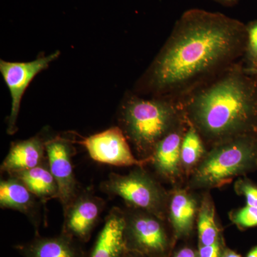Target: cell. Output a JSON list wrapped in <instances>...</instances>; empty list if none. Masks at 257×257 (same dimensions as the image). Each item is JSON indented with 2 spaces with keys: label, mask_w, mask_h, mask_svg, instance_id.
<instances>
[{
  "label": "cell",
  "mask_w": 257,
  "mask_h": 257,
  "mask_svg": "<svg viewBox=\"0 0 257 257\" xmlns=\"http://www.w3.org/2000/svg\"><path fill=\"white\" fill-rule=\"evenodd\" d=\"M241 24L219 13L187 12L155 61L150 85L158 92L181 87L232 57L242 36Z\"/></svg>",
  "instance_id": "cell-1"
},
{
  "label": "cell",
  "mask_w": 257,
  "mask_h": 257,
  "mask_svg": "<svg viewBox=\"0 0 257 257\" xmlns=\"http://www.w3.org/2000/svg\"><path fill=\"white\" fill-rule=\"evenodd\" d=\"M199 128L213 138L243 131L252 122L255 104L249 86L238 75H230L199 93L191 105Z\"/></svg>",
  "instance_id": "cell-2"
},
{
  "label": "cell",
  "mask_w": 257,
  "mask_h": 257,
  "mask_svg": "<svg viewBox=\"0 0 257 257\" xmlns=\"http://www.w3.org/2000/svg\"><path fill=\"white\" fill-rule=\"evenodd\" d=\"M174 119L173 107L157 99L133 98L123 104L120 114L122 131L137 150L146 156L168 135Z\"/></svg>",
  "instance_id": "cell-3"
},
{
  "label": "cell",
  "mask_w": 257,
  "mask_h": 257,
  "mask_svg": "<svg viewBox=\"0 0 257 257\" xmlns=\"http://www.w3.org/2000/svg\"><path fill=\"white\" fill-rule=\"evenodd\" d=\"M256 167V144L240 138L212 150L201 164L194 179L198 185L220 186Z\"/></svg>",
  "instance_id": "cell-4"
},
{
  "label": "cell",
  "mask_w": 257,
  "mask_h": 257,
  "mask_svg": "<svg viewBox=\"0 0 257 257\" xmlns=\"http://www.w3.org/2000/svg\"><path fill=\"white\" fill-rule=\"evenodd\" d=\"M100 189L109 196L121 197L135 209L157 216L162 213L165 194L156 181L141 169L128 175L111 173L101 182Z\"/></svg>",
  "instance_id": "cell-5"
},
{
  "label": "cell",
  "mask_w": 257,
  "mask_h": 257,
  "mask_svg": "<svg viewBox=\"0 0 257 257\" xmlns=\"http://www.w3.org/2000/svg\"><path fill=\"white\" fill-rule=\"evenodd\" d=\"M126 249L147 257H168L172 240L158 216L144 212H124Z\"/></svg>",
  "instance_id": "cell-6"
},
{
  "label": "cell",
  "mask_w": 257,
  "mask_h": 257,
  "mask_svg": "<svg viewBox=\"0 0 257 257\" xmlns=\"http://www.w3.org/2000/svg\"><path fill=\"white\" fill-rule=\"evenodd\" d=\"M60 55L56 51L49 55L39 57L36 60L28 62H13L1 60L0 72L11 95V110L8 119V135L16 133L17 121L21 106L24 93L32 82L42 71L48 68L50 64L58 58Z\"/></svg>",
  "instance_id": "cell-7"
},
{
  "label": "cell",
  "mask_w": 257,
  "mask_h": 257,
  "mask_svg": "<svg viewBox=\"0 0 257 257\" xmlns=\"http://www.w3.org/2000/svg\"><path fill=\"white\" fill-rule=\"evenodd\" d=\"M76 143L84 147L91 158L99 163L115 167H142L151 161V157L146 160L135 158L124 132L118 126L83 138Z\"/></svg>",
  "instance_id": "cell-8"
},
{
  "label": "cell",
  "mask_w": 257,
  "mask_h": 257,
  "mask_svg": "<svg viewBox=\"0 0 257 257\" xmlns=\"http://www.w3.org/2000/svg\"><path fill=\"white\" fill-rule=\"evenodd\" d=\"M104 199L95 195L92 189L79 190L77 197L64 211V222L61 232L80 243L90 239L105 207Z\"/></svg>",
  "instance_id": "cell-9"
},
{
  "label": "cell",
  "mask_w": 257,
  "mask_h": 257,
  "mask_svg": "<svg viewBox=\"0 0 257 257\" xmlns=\"http://www.w3.org/2000/svg\"><path fill=\"white\" fill-rule=\"evenodd\" d=\"M72 143L67 139L56 137L47 140L45 145L49 166L58 185V199L63 211L79 192L72 164L75 153Z\"/></svg>",
  "instance_id": "cell-10"
},
{
  "label": "cell",
  "mask_w": 257,
  "mask_h": 257,
  "mask_svg": "<svg viewBox=\"0 0 257 257\" xmlns=\"http://www.w3.org/2000/svg\"><path fill=\"white\" fill-rule=\"evenodd\" d=\"M124 228V211L119 208H112L86 257H123L127 250Z\"/></svg>",
  "instance_id": "cell-11"
},
{
  "label": "cell",
  "mask_w": 257,
  "mask_h": 257,
  "mask_svg": "<svg viewBox=\"0 0 257 257\" xmlns=\"http://www.w3.org/2000/svg\"><path fill=\"white\" fill-rule=\"evenodd\" d=\"M40 204L41 201L16 177L9 176L0 182V207L23 213L30 219L36 231L40 224Z\"/></svg>",
  "instance_id": "cell-12"
},
{
  "label": "cell",
  "mask_w": 257,
  "mask_h": 257,
  "mask_svg": "<svg viewBox=\"0 0 257 257\" xmlns=\"http://www.w3.org/2000/svg\"><path fill=\"white\" fill-rule=\"evenodd\" d=\"M82 243L61 232L57 236L43 237L39 234L28 243L15 248L24 257H86Z\"/></svg>",
  "instance_id": "cell-13"
},
{
  "label": "cell",
  "mask_w": 257,
  "mask_h": 257,
  "mask_svg": "<svg viewBox=\"0 0 257 257\" xmlns=\"http://www.w3.org/2000/svg\"><path fill=\"white\" fill-rule=\"evenodd\" d=\"M46 142L35 136L13 143L1 165V172L10 175L42 165L47 161Z\"/></svg>",
  "instance_id": "cell-14"
},
{
  "label": "cell",
  "mask_w": 257,
  "mask_h": 257,
  "mask_svg": "<svg viewBox=\"0 0 257 257\" xmlns=\"http://www.w3.org/2000/svg\"><path fill=\"white\" fill-rule=\"evenodd\" d=\"M8 176L16 177L40 201L45 204L52 199H58L59 187L49 166L48 160L30 170Z\"/></svg>",
  "instance_id": "cell-15"
},
{
  "label": "cell",
  "mask_w": 257,
  "mask_h": 257,
  "mask_svg": "<svg viewBox=\"0 0 257 257\" xmlns=\"http://www.w3.org/2000/svg\"><path fill=\"white\" fill-rule=\"evenodd\" d=\"M182 138L177 133L166 135L157 144L151 157L157 172L164 177H172L178 172L181 160Z\"/></svg>",
  "instance_id": "cell-16"
},
{
  "label": "cell",
  "mask_w": 257,
  "mask_h": 257,
  "mask_svg": "<svg viewBox=\"0 0 257 257\" xmlns=\"http://www.w3.org/2000/svg\"><path fill=\"white\" fill-rule=\"evenodd\" d=\"M196 213V202L184 192L174 194L170 204V219L177 237L188 236L192 231Z\"/></svg>",
  "instance_id": "cell-17"
},
{
  "label": "cell",
  "mask_w": 257,
  "mask_h": 257,
  "mask_svg": "<svg viewBox=\"0 0 257 257\" xmlns=\"http://www.w3.org/2000/svg\"><path fill=\"white\" fill-rule=\"evenodd\" d=\"M199 245H211L220 241V231L216 224L215 211L210 201L203 202L198 219Z\"/></svg>",
  "instance_id": "cell-18"
},
{
  "label": "cell",
  "mask_w": 257,
  "mask_h": 257,
  "mask_svg": "<svg viewBox=\"0 0 257 257\" xmlns=\"http://www.w3.org/2000/svg\"><path fill=\"white\" fill-rule=\"evenodd\" d=\"M204 148L201 139L195 128L191 127L182 140L181 160L184 165H194L202 157Z\"/></svg>",
  "instance_id": "cell-19"
},
{
  "label": "cell",
  "mask_w": 257,
  "mask_h": 257,
  "mask_svg": "<svg viewBox=\"0 0 257 257\" xmlns=\"http://www.w3.org/2000/svg\"><path fill=\"white\" fill-rule=\"evenodd\" d=\"M231 220L240 229H245L257 226V207L241 208L234 213Z\"/></svg>",
  "instance_id": "cell-20"
},
{
  "label": "cell",
  "mask_w": 257,
  "mask_h": 257,
  "mask_svg": "<svg viewBox=\"0 0 257 257\" xmlns=\"http://www.w3.org/2000/svg\"><path fill=\"white\" fill-rule=\"evenodd\" d=\"M240 192L246 198V205L257 207V187L249 181L241 180L238 184Z\"/></svg>",
  "instance_id": "cell-21"
},
{
  "label": "cell",
  "mask_w": 257,
  "mask_h": 257,
  "mask_svg": "<svg viewBox=\"0 0 257 257\" xmlns=\"http://www.w3.org/2000/svg\"><path fill=\"white\" fill-rule=\"evenodd\" d=\"M224 249L222 240L211 245H199L198 257H221Z\"/></svg>",
  "instance_id": "cell-22"
},
{
  "label": "cell",
  "mask_w": 257,
  "mask_h": 257,
  "mask_svg": "<svg viewBox=\"0 0 257 257\" xmlns=\"http://www.w3.org/2000/svg\"><path fill=\"white\" fill-rule=\"evenodd\" d=\"M248 51L254 60H257V23L248 29Z\"/></svg>",
  "instance_id": "cell-23"
},
{
  "label": "cell",
  "mask_w": 257,
  "mask_h": 257,
  "mask_svg": "<svg viewBox=\"0 0 257 257\" xmlns=\"http://www.w3.org/2000/svg\"><path fill=\"white\" fill-rule=\"evenodd\" d=\"M172 257H198V252L194 248L185 246L174 253Z\"/></svg>",
  "instance_id": "cell-24"
},
{
  "label": "cell",
  "mask_w": 257,
  "mask_h": 257,
  "mask_svg": "<svg viewBox=\"0 0 257 257\" xmlns=\"http://www.w3.org/2000/svg\"><path fill=\"white\" fill-rule=\"evenodd\" d=\"M221 257H242L239 253L235 252L229 248H224Z\"/></svg>",
  "instance_id": "cell-25"
},
{
  "label": "cell",
  "mask_w": 257,
  "mask_h": 257,
  "mask_svg": "<svg viewBox=\"0 0 257 257\" xmlns=\"http://www.w3.org/2000/svg\"><path fill=\"white\" fill-rule=\"evenodd\" d=\"M123 257H147L144 256V255L141 254V253H139L138 252H135V251H128V250H126V252H125L124 256Z\"/></svg>",
  "instance_id": "cell-26"
},
{
  "label": "cell",
  "mask_w": 257,
  "mask_h": 257,
  "mask_svg": "<svg viewBox=\"0 0 257 257\" xmlns=\"http://www.w3.org/2000/svg\"><path fill=\"white\" fill-rule=\"evenodd\" d=\"M246 257H257V245L248 251Z\"/></svg>",
  "instance_id": "cell-27"
},
{
  "label": "cell",
  "mask_w": 257,
  "mask_h": 257,
  "mask_svg": "<svg viewBox=\"0 0 257 257\" xmlns=\"http://www.w3.org/2000/svg\"><path fill=\"white\" fill-rule=\"evenodd\" d=\"M221 1L225 2V3H232L235 0H221Z\"/></svg>",
  "instance_id": "cell-28"
}]
</instances>
